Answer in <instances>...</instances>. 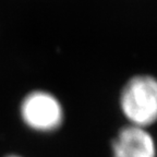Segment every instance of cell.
I'll return each mask as SVG.
<instances>
[{"instance_id":"cell-4","label":"cell","mask_w":157,"mask_h":157,"mask_svg":"<svg viewBox=\"0 0 157 157\" xmlns=\"http://www.w3.org/2000/svg\"><path fill=\"white\" fill-rule=\"evenodd\" d=\"M7 157H21V156H17V155H9Z\"/></svg>"},{"instance_id":"cell-2","label":"cell","mask_w":157,"mask_h":157,"mask_svg":"<svg viewBox=\"0 0 157 157\" xmlns=\"http://www.w3.org/2000/svg\"><path fill=\"white\" fill-rule=\"evenodd\" d=\"M21 116L27 127L39 132L57 130L63 121V110L56 97L46 92H33L21 105Z\"/></svg>"},{"instance_id":"cell-1","label":"cell","mask_w":157,"mask_h":157,"mask_svg":"<svg viewBox=\"0 0 157 157\" xmlns=\"http://www.w3.org/2000/svg\"><path fill=\"white\" fill-rule=\"evenodd\" d=\"M120 107L131 124L146 128L157 121V78L136 75L124 85Z\"/></svg>"},{"instance_id":"cell-3","label":"cell","mask_w":157,"mask_h":157,"mask_svg":"<svg viewBox=\"0 0 157 157\" xmlns=\"http://www.w3.org/2000/svg\"><path fill=\"white\" fill-rule=\"evenodd\" d=\"M113 157H157L154 139L146 128L127 125L113 139Z\"/></svg>"}]
</instances>
